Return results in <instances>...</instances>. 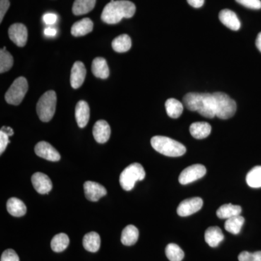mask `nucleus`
Wrapping results in <instances>:
<instances>
[{"label": "nucleus", "mask_w": 261, "mask_h": 261, "mask_svg": "<svg viewBox=\"0 0 261 261\" xmlns=\"http://www.w3.org/2000/svg\"><path fill=\"white\" fill-rule=\"evenodd\" d=\"M136 12V6L133 3L127 0L115 1L111 0L103 10L101 18L105 23L116 24L123 18H132Z\"/></svg>", "instance_id": "nucleus-1"}, {"label": "nucleus", "mask_w": 261, "mask_h": 261, "mask_svg": "<svg viewBox=\"0 0 261 261\" xmlns=\"http://www.w3.org/2000/svg\"><path fill=\"white\" fill-rule=\"evenodd\" d=\"M151 145L154 150L168 157H180L186 153L187 151L185 146L180 142L163 136L152 137Z\"/></svg>", "instance_id": "nucleus-2"}, {"label": "nucleus", "mask_w": 261, "mask_h": 261, "mask_svg": "<svg viewBox=\"0 0 261 261\" xmlns=\"http://www.w3.org/2000/svg\"><path fill=\"white\" fill-rule=\"evenodd\" d=\"M145 171L143 166L138 163H134L123 170L120 175L121 186L126 191L133 190L136 182L142 181L145 178Z\"/></svg>", "instance_id": "nucleus-3"}, {"label": "nucleus", "mask_w": 261, "mask_h": 261, "mask_svg": "<svg viewBox=\"0 0 261 261\" xmlns=\"http://www.w3.org/2000/svg\"><path fill=\"white\" fill-rule=\"evenodd\" d=\"M213 95L216 105V116L223 120L233 117L237 111L235 101L224 92H214Z\"/></svg>", "instance_id": "nucleus-4"}, {"label": "nucleus", "mask_w": 261, "mask_h": 261, "mask_svg": "<svg viewBox=\"0 0 261 261\" xmlns=\"http://www.w3.org/2000/svg\"><path fill=\"white\" fill-rule=\"evenodd\" d=\"M57 95L54 91H47L38 101L37 113L39 119L43 122H49L56 113Z\"/></svg>", "instance_id": "nucleus-5"}, {"label": "nucleus", "mask_w": 261, "mask_h": 261, "mask_svg": "<svg viewBox=\"0 0 261 261\" xmlns=\"http://www.w3.org/2000/svg\"><path fill=\"white\" fill-rule=\"evenodd\" d=\"M29 85L27 79L19 77L10 86L5 94V100L8 104L18 106L23 101L24 97L28 92Z\"/></svg>", "instance_id": "nucleus-6"}, {"label": "nucleus", "mask_w": 261, "mask_h": 261, "mask_svg": "<svg viewBox=\"0 0 261 261\" xmlns=\"http://www.w3.org/2000/svg\"><path fill=\"white\" fill-rule=\"evenodd\" d=\"M206 168L201 164L192 165L185 168L178 177L181 185H186L203 177L206 173Z\"/></svg>", "instance_id": "nucleus-7"}, {"label": "nucleus", "mask_w": 261, "mask_h": 261, "mask_svg": "<svg viewBox=\"0 0 261 261\" xmlns=\"http://www.w3.org/2000/svg\"><path fill=\"white\" fill-rule=\"evenodd\" d=\"M203 205V201L200 197H196L182 201L177 207V214L181 217L191 216L200 210Z\"/></svg>", "instance_id": "nucleus-8"}, {"label": "nucleus", "mask_w": 261, "mask_h": 261, "mask_svg": "<svg viewBox=\"0 0 261 261\" xmlns=\"http://www.w3.org/2000/svg\"><path fill=\"white\" fill-rule=\"evenodd\" d=\"M10 39L18 47H24L28 39V31L22 23L13 24L8 30Z\"/></svg>", "instance_id": "nucleus-9"}, {"label": "nucleus", "mask_w": 261, "mask_h": 261, "mask_svg": "<svg viewBox=\"0 0 261 261\" xmlns=\"http://www.w3.org/2000/svg\"><path fill=\"white\" fill-rule=\"evenodd\" d=\"M34 150L39 157L47 160V161L56 162L61 159V154L57 151V149H55L50 144L47 142H44V141L37 144Z\"/></svg>", "instance_id": "nucleus-10"}, {"label": "nucleus", "mask_w": 261, "mask_h": 261, "mask_svg": "<svg viewBox=\"0 0 261 261\" xmlns=\"http://www.w3.org/2000/svg\"><path fill=\"white\" fill-rule=\"evenodd\" d=\"M84 190L87 200L92 202H97L107 194V190L102 185L94 181H86L84 185Z\"/></svg>", "instance_id": "nucleus-11"}, {"label": "nucleus", "mask_w": 261, "mask_h": 261, "mask_svg": "<svg viewBox=\"0 0 261 261\" xmlns=\"http://www.w3.org/2000/svg\"><path fill=\"white\" fill-rule=\"evenodd\" d=\"M197 112L207 118H214L216 116V105L213 94L202 93V99Z\"/></svg>", "instance_id": "nucleus-12"}, {"label": "nucleus", "mask_w": 261, "mask_h": 261, "mask_svg": "<svg viewBox=\"0 0 261 261\" xmlns=\"http://www.w3.org/2000/svg\"><path fill=\"white\" fill-rule=\"evenodd\" d=\"M32 182L36 191L42 195L49 193L53 189L50 178L43 173L37 172L33 174Z\"/></svg>", "instance_id": "nucleus-13"}, {"label": "nucleus", "mask_w": 261, "mask_h": 261, "mask_svg": "<svg viewBox=\"0 0 261 261\" xmlns=\"http://www.w3.org/2000/svg\"><path fill=\"white\" fill-rule=\"evenodd\" d=\"M87 70L84 63L80 61L75 62L72 67L70 74V84L73 89H79L82 87L85 80Z\"/></svg>", "instance_id": "nucleus-14"}, {"label": "nucleus", "mask_w": 261, "mask_h": 261, "mask_svg": "<svg viewBox=\"0 0 261 261\" xmlns=\"http://www.w3.org/2000/svg\"><path fill=\"white\" fill-rule=\"evenodd\" d=\"M111 127L107 121L99 120L96 122L93 127L94 140L99 144H104L109 140L111 137Z\"/></svg>", "instance_id": "nucleus-15"}, {"label": "nucleus", "mask_w": 261, "mask_h": 261, "mask_svg": "<svg viewBox=\"0 0 261 261\" xmlns=\"http://www.w3.org/2000/svg\"><path fill=\"white\" fill-rule=\"evenodd\" d=\"M75 117L77 124L80 128H84L88 123L90 117V109L88 103L81 100L77 103L75 109Z\"/></svg>", "instance_id": "nucleus-16"}, {"label": "nucleus", "mask_w": 261, "mask_h": 261, "mask_svg": "<svg viewBox=\"0 0 261 261\" xmlns=\"http://www.w3.org/2000/svg\"><path fill=\"white\" fill-rule=\"evenodd\" d=\"M219 19L221 23L226 25L228 29L232 31H238L241 27V23L238 15L232 10L224 9L219 13Z\"/></svg>", "instance_id": "nucleus-17"}, {"label": "nucleus", "mask_w": 261, "mask_h": 261, "mask_svg": "<svg viewBox=\"0 0 261 261\" xmlns=\"http://www.w3.org/2000/svg\"><path fill=\"white\" fill-rule=\"evenodd\" d=\"M93 27V22L91 19L84 18L73 24L71 28V34L76 37H83L92 32Z\"/></svg>", "instance_id": "nucleus-18"}, {"label": "nucleus", "mask_w": 261, "mask_h": 261, "mask_svg": "<svg viewBox=\"0 0 261 261\" xmlns=\"http://www.w3.org/2000/svg\"><path fill=\"white\" fill-rule=\"evenodd\" d=\"M205 240L209 246L216 247L224 240V235L218 226H211L205 231Z\"/></svg>", "instance_id": "nucleus-19"}, {"label": "nucleus", "mask_w": 261, "mask_h": 261, "mask_svg": "<svg viewBox=\"0 0 261 261\" xmlns=\"http://www.w3.org/2000/svg\"><path fill=\"white\" fill-rule=\"evenodd\" d=\"M192 137L197 140H202L210 135L211 126L207 122H195L190 127Z\"/></svg>", "instance_id": "nucleus-20"}, {"label": "nucleus", "mask_w": 261, "mask_h": 261, "mask_svg": "<svg viewBox=\"0 0 261 261\" xmlns=\"http://www.w3.org/2000/svg\"><path fill=\"white\" fill-rule=\"evenodd\" d=\"M92 71L97 78L102 80L108 79L110 71L106 60L103 58H96L92 62Z\"/></svg>", "instance_id": "nucleus-21"}, {"label": "nucleus", "mask_w": 261, "mask_h": 261, "mask_svg": "<svg viewBox=\"0 0 261 261\" xmlns=\"http://www.w3.org/2000/svg\"><path fill=\"white\" fill-rule=\"evenodd\" d=\"M7 210L10 215L15 217H21L27 214V206L23 201L16 197H11L7 202Z\"/></svg>", "instance_id": "nucleus-22"}, {"label": "nucleus", "mask_w": 261, "mask_h": 261, "mask_svg": "<svg viewBox=\"0 0 261 261\" xmlns=\"http://www.w3.org/2000/svg\"><path fill=\"white\" fill-rule=\"evenodd\" d=\"M139 238L138 228L134 225H128L123 228L121 233V243L126 246L134 245Z\"/></svg>", "instance_id": "nucleus-23"}, {"label": "nucleus", "mask_w": 261, "mask_h": 261, "mask_svg": "<svg viewBox=\"0 0 261 261\" xmlns=\"http://www.w3.org/2000/svg\"><path fill=\"white\" fill-rule=\"evenodd\" d=\"M242 213V207L240 205H234L232 204H225L218 209L216 214L221 219H228L234 216H240Z\"/></svg>", "instance_id": "nucleus-24"}, {"label": "nucleus", "mask_w": 261, "mask_h": 261, "mask_svg": "<svg viewBox=\"0 0 261 261\" xmlns=\"http://www.w3.org/2000/svg\"><path fill=\"white\" fill-rule=\"evenodd\" d=\"M100 237L94 231L87 233L83 239V246L89 252H97L100 247Z\"/></svg>", "instance_id": "nucleus-25"}, {"label": "nucleus", "mask_w": 261, "mask_h": 261, "mask_svg": "<svg viewBox=\"0 0 261 261\" xmlns=\"http://www.w3.org/2000/svg\"><path fill=\"white\" fill-rule=\"evenodd\" d=\"M95 4L96 0H75L72 10L75 15L87 14L94 9Z\"/></svg>", "instance_id": "nucleus-26"}, {"label": "nucleus", "mask_w": 261, "mask_h": 261, "mask_svg": "<svg viewBox=\"0 0 261 261\" xmlns=\"http://www.w3.org/2000/svg\"><path fill=\"white\" fill-rule=\"evenodd\" d=\"M168 116L172 118H178L183 113V104L174 98H170L165 104Z\"/></svg>", "instance_id": "nucleus-27"}, {"label": "nucleus", "mask_w": 261, "mask_h": 261, "mask_svg": "<svg viewBox=\"0 0 261 261\" xmlns=\"http://www.w3.org/2000/svg\"><path fill=\"white\" fill-rule=\"evenodd\" d=\"M112 47L117 53H126L132 47V39L127 34H122L113 39Z\"/></svg>", "instance_id": "nucleus-28"}, {"label": "nucleus", "mask_w": 261, "mask_h": 261, "mask_svg": "<svg viewBox=\"0 0 261 261\" xmlns=\"http://www.w3.org/2000/svg\"><path fill=\"white\" fill-rule=\"evenodd\" d=\"M244 223H245V219L240 215L230 218V219H226V222H225V229L233 234H238L241 231Z\"/></svg>", "instance_id": "nucleus-29"}, {"label": "nucleus", "mask_w": 261, "mask_h": 261, "mask_svg": "<svg viewBox=\"0 0 261 261\" xmlns=\"http://www.w3.org/2000/svg\"><path fill=\"white\" fill-rule=\"evenodd\" d=\"M69 243L70 240L68 235L64 233H58L51 240V250L56 252L64 251L69 245Z\"/></svg>", "instance_id": "nucleus-30"}, {"label": "nucleus", "mask_w": 261, "mask_h": 261, "mask_svg": "<svg viewBox=\"0 0 261 261\" xmlns=\"http://www.w3.org/2000/svg\"><path fill=\"white\" fill-rule=\"evenodd\" d=\"M246 181L248 186L252 188H260L261 166H255L249 171L247 174Z\"/></svg>", "instance_id": "nucleus-31"}, {"label": "nucleus", "mask_w": 261, "mask_h": 261, "mask_svg": "<svg viewBox=\"0 0 261 261\" xmlns=\"http://www.w3.org/2000/svg\"><path fill=\"white\" fill-rule=\"evenodd\" d=\"M166 255L170 261H181L185 257V252L181 247L174 243L168 244L166 246Z\"/></svg>", "instance_id": "nucleus-32"}, {"label": "nucleus", "mask_w": 261, "mask_h": 261, "mask_svg": "<svg viewBox=\"0 0 261 261\" xmlns=\"http://www.w3.org/2000/svg\"><path fill=\"white\" fill-rule=\"evenodd\" d=\"M13 65V58L11 54L6 50V47L0 51V73L8 71Z\"/></svg>", "instance_id": "nucleus-33"}, {"label": "nucleus", "mask_w": 261, "mask_h": 261, "mask_svg": "<svg viewBox=\"0 0 261 261\" xmlns=\"http://www.w3.org/2000/svg\"><path fill=\"white\" fill-rule=\"evenodd\" d=\"M235 1L250 9L260 10L261 8L260 0H235Z\"/></svg>", "instance_id": "nucleus-34"}, {"label": "nucleus", "mask_w": 261, "mask_h": 261, "mask_svg": "<svg viewBox=\"0 0 261 261\" xmlns=\"http://www.w3.org/2000/svg\"><path fill=\"white\" fill-rule=\"evenodd\" d=\"M0 261H20L18 254L12 249H8L2 254Z\"/></svg>", "instance_id": "nucleus-35"}, {"label": "nucleus", "mask_w": 261, "mask_h": 261, "mask_svg": "<svg viewBox=\"0 0 261 261\" xmlns=\"http://www.w3.org/2000/svg\"><path fill=\"white\" fill-rule=\"evenodd\" d=\"M9 137V136L0 130V154H2L5 152L8 143H10Z\"/></svg>", "instance_id": "nucleus-36"}, {"label": "nucleus", "mask_w": 261, "mask_h": 261, "mask_svg": "<svg viewBox=\"0 0 261 261\" xmlns=\"http://www.w3.org/2000/svg\"><path fill=\"white\" fill-rule=\"evenodd\" d=\"M10 8L9 0H0V22L3 21L5 13Z\"/></svg>", "instance_id": "nucleus-37"}, {"label": "nucleus", "mask_w": 261, "mask_h": 261, "mask_svg": "<svg viewBox=\"0 0 261 261\" xmlns=\"http://www.w3.org/2000/svg\"><path fill=\"white\" fill-rule=\"evenodd\" d=\"M239 261H256L255 254L247 251L242 252L238 256Z\"/></svg>", "instance_id": "nucleus-38"}, {"label": "nucleus", "mask_w": 261, "mask_h": 261, "mask_svg": "<svg viewBox=\"0 0 261 261\" xmlns=\"http://www.w3.org/2000/svg\"><path fill=\"white\" fill-rule=\"evenodd\" d=\"M57 19H58V16L54 13H47L43 16V20L47 25H53V24L56 23Z\"/></svg>", "instance_id": "nucleus-39"}, {"label": "nucleus", "mask_w": 261, "mask_h": 261, "mask_svg": "<svg viewBox=\"0 0 261 261\" xmlns=\"http://www.w3.org/2000/svg\"><path fill=\"white\" fill-rule=\"evenodd\" d=\"M189 5L195 8H200L205 3V0H187Z\"/></svg>", "instance_id": "nucleus-40"}, {"label": "nucleus", "mask_w": 261, "mask_h": 261, "mask_svg": "<svg viewBox=\"0 0 261 261\" xmlns=\"http://www.w3.org/2000/svg\"><path fill=\"white\" fill-rule=\"evenodd\" d=\"M44 35L49 37H56L57 34V30L56 29L47 28L44 30Z\"/></svg>", "instance_id": "nucleus-41"}, {"label": "nucleus", "mask_w": 261, "mask_h": 261, "mask_svg": "<svg viewBox=\"0 0 261 261\" xmlns=\"http://www.w3.org/2000/svg\"><path fill=\"white\" fill-rule=\"evenodd\" d=\"M1 130L2 132H4L5 134H6L7 135L9 136V137H11V136L14 135V132H13V130L12 129V128H10V127H2Z\"/></svg>", "instance_id": "nucleus-42"}, {"label": "nucleus", "mask_w": 261, "mask_h": 261, "mask_svg": "<svg viewBox=\"0 0 261 261\" xmlns=\"http://www.w3.org/2000/svg\"><path fill=\"white\" fill-rule=\"evenodd\" d=\"M255 44L258 50L261 53V32L259 33L257 35L256 41H255Z\"/></svg>", "instance_id": "nucleus-43"}, {"label": "nucleus", "mask_w": 261, "mask_h": 261, "mask_svg": "<svg viewBox=\"0 0 261 261\" xmlns=\"http://www.w3.org/2000/svg\"><path fill=\"white\" fill-rule=\"evenodd\" d=\"M255 254V258H256V261H261V251H257L254 252Z\"/></svg>", "instance_id": "nucleus-44"}]
</instances>
